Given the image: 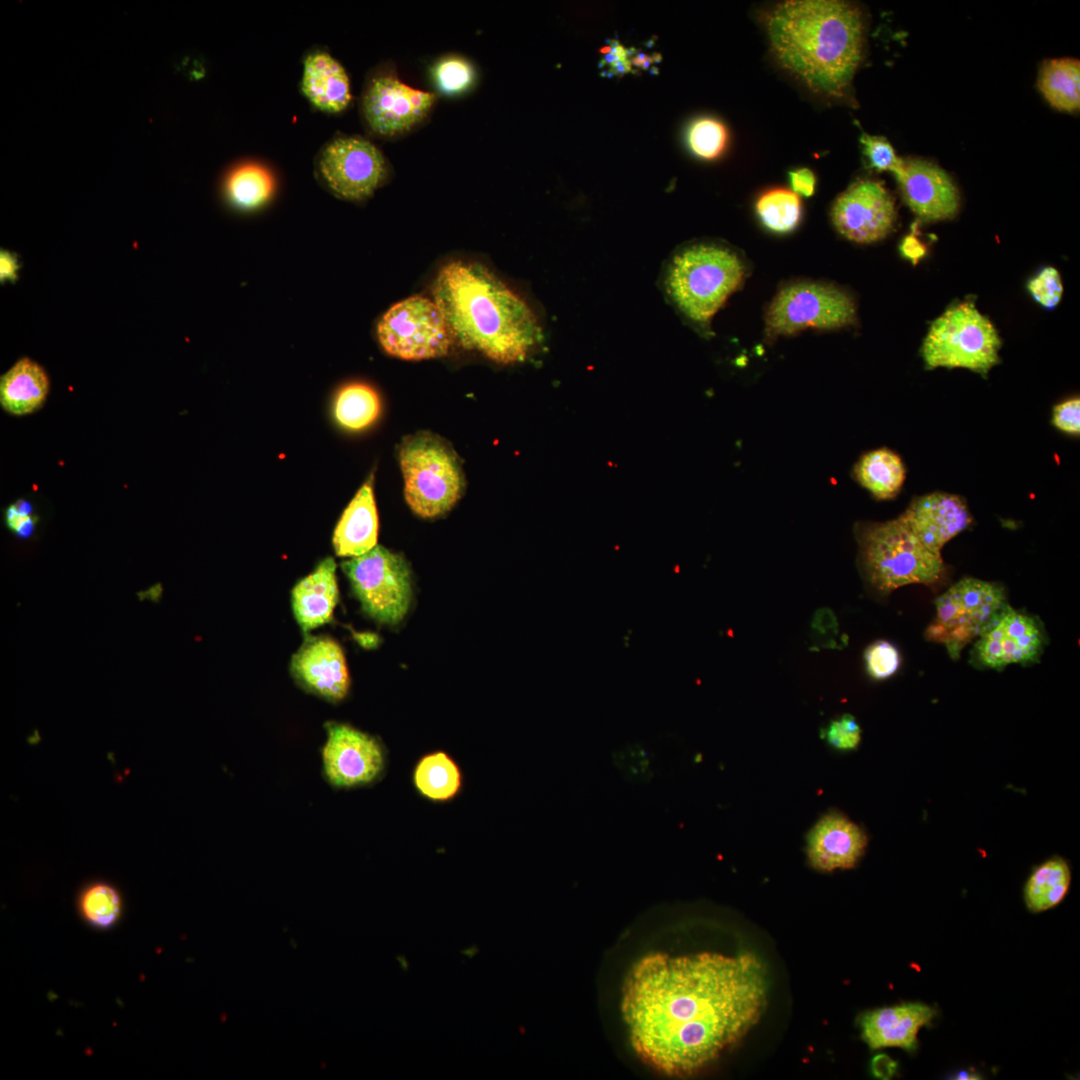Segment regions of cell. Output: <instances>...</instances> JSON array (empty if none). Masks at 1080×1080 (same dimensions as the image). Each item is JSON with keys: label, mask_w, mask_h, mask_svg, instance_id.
Masks as SVG:
<instances>
[{"label": "cell", "mask_w": 1080, "mask_h": 1080, "mask_svg": "<svg viewBox=\"0 0 1080 1080\" xmlns=\"http://www.w3.org/2000/svg\"><path fill=\"white\" fill-rule=\"evenodd\" d=\"M767 975L752 953H652L626 976L621 1012L635 1053L668 1076L696 1073L760 1020Z\"/></svg>", "instance_id": "1"}, {"label": "cell", "mask_w": 1080, "mask_h": 1080, "mask_svg": "<svg viewBox=\"0 0 1080 1080\" xmlns=\"http://www.w3.org/2000/svg\"><path fill=\"white\" fill-rule=\"evenodd\" d=\"M432 295L454 340L497 363L523 361L541 341L528 303L480 263L446 264L433 281Z\"/></svg>", "instance_id": "2"}, {"label": "cell", "mask_w": 1080, "mask_h": 1080, "mask_svg": "<svg viewBox=\"0 0 1080 1080\" xmlns=\"http://www.w3.org/2000/svg\"><path fill=\"white\" fill-rule=\"evenodd\" d=\"M779 62L811 89L841 96L861 61L864 25L860 10L838 0H789L766 17Z\"/></svg>", "instance_id": "3"}, {"label": "cell", "mask_w": 1080, "mask_h": 1080, "mask_svg": "<svg viewBox=\"0 0 1080 1080\" xmlns=\"http://www.w3.org/2000/svg\"><path fill=\"white\" fill-rule=\"evenodd\" d=\"M745 275V263L734 250L715 243H696L672 256L664 273V289L675 307L705 330Z\"/></svg>", "instance_id": "4"}, {"label": "cell", "mask_w": 1080, "mask_h": 1080, "mask_svg": "<svg viewBox=\"0 0 1080 1080\" xmlns=\"http://www.w3.org/2000/svg\"><path fill=\"white\" fill-rule=\"evenodd\" d=\"M857 538L864 575L881 592L934 584L945 570L941 554L928 549L901 517L864 525Z\"/></svg>", "instance_id": "5"}, {"label": "cell", "mask_w": 1080, "mask_h": 1080, "mask_svg": "<svg viewBox=\"0 0 1080 1080\" xmlns=\"http://www.w3.org/2000/svg\"><path fill=\"white\" fill-rule=\"evenodd\" d=\"M405 499L412 511L434 518L449 511L465 487L461 463L452 447L438 436L420 432L406 437L399 448Z\"/></svg>", "instance_id": "6"}, {"label": "cell", "mask_w": 1080, "mask_h": 1080, "mask_svg": "<svg viewBox=\"0 0 1080 1080\" xmlns=\"http://www.w3.org/2000/svg\"><path fill=\"white\" fill-rule=\"evenodd\" d=\"M1000 336L973 302H961L935 319L923 341L925 366L965 368L983 376L999 362Z\"/></svg>", "instance_id": "7"}, {"label": "cell", "mask_w": 1080, "mask_h": 1080, "mask_svg": "<svg viewBox=\"0 0 1080 1080\" xmlns=\"http://www.w3.org/2000/svg\"><path fill=\"white\" fill-rule=\"evenodd\" d=\"M1005 604L1002 586L963 578L936 598V615L925 638L945 645L949 656L957 660L962 649L984 632Z\"/></svg>", "instance_id": "8"}, {"label": "cell", "mask_w": 1080, "mask_h": 1080, "mask_svg": "<svg viewBox=\"0 0 1080 1080\" xmlns=\"http://www.w3.org/2000/svg\"><path fill=\"white\" fill-rule=\"evenodd\" d=\"M856 306L845 291L827 284L796 282L782 287L765 317L768 338L796 334L807 328L832 330L856 322Z\"/></svg>", "instance_id": "9"}, {"label": "cell", "mask_w": 1080, "mask_h": 1080, "mask_svg": "<svg viewBox=\"0 0 1080 1080\" xmlns=\"http://www.w3.org/2000/svg\"><path fill=\"white\" fill-rule=\"evenodd\" d=\"M363 610L372 618L395 625L406 615L412 598L407 561L383 546L341 563Z\"/></svg>", "instance_id": "10"}, {"label": "cell", "mask_w": 1080, "mask_h": 1080, "mask_svg": "<svg viewBox=\"0 0 1080 1080\" xmlns=\"http://www.w3.org/2000/svg\"><path fill=\"white\" fill-rule=\"evenodd\" d=\"M377 335L385 352L404 360L445 356L454 341L438 305L422 295L389 308L377 325Z\"/></svg>", "instance_id": "11"}, {"label": "cell", "mask_w": 1080, "mask_h": 1080, "mask_svg": "<svg viewBox=\"0 0 1080 1080\" xmlns=\"http://www.w3.org/2000/svg\"><path fill=\"white\" fill-rule=\"evenodd\" d=\"M318 170L327 186L339 197L362 200L373 194L386 176L381 151L361 137H341L322 150Z\"/></svg>", "instance_id": "12"}, {"label": "cell", "mask_w": 1080, "mask_h": 1080, "mask_svg": "<svg viewBox=\"0 0 1080 1080\" xmlns=\"http://www.w3.org/2000/svg\"><path fill=\"white\" fill-rule=\"evenodd\" d=\"M831 218L836 230L848 240L873 243L885 238L894 226V200L880 182L860 180L836 198Z\"/></svg>", "instance_id": "13"}, {"label": "cell", "mask_w": 1080, "mask_h": 1080, "mask_svg": "<svg viewBox=\"0 0 1080 1080\" xmlns=\"http://www.w3.org/2000/svg\"><path fill=\"white\" fill-rule=\"evenodd\" d=\"M436 99L433 92L415 89L393 74H381L368 84L362 109L375 133L392 136L406 132L422 121Z\"/></svg>", "instance_id": "14"}, {"label": "cell", "mask_w": 1080, "mask_h": 1080, "mask_svg": "<svg viewBox=\"0 0 1080 1080\" xmlns=\"http://www.w3.org/2000/svg\"><path fill=\"white\" fill-rule=\"evenodd\" d=\"M1043 648L1044 634L1036 619L1005 604L978 637L973 654L981 666L1000 670L1036 662Z\"/></svg>", "instance_id": "15"}, {"label": "cell", "mask_w": 1080, "mask_h": 1080, "mask_svg": "<svg viewBox=\"0 0 1080 1080\" xmlns=\"http://www.w3.org/2000/svg\"><path fill=\"white\" fill-rule=\"evenodd\" d=\"M322 750L324 772L336 787L372 782L382 771L384 755L377 740L349 725L330 724Z\"/></svg>", "instance_id": "16"}, {"label": "cell", "mask_w": 1080, "mask_h": 1080, "mask_svg": "<svg viewBox=\"0 0 1080 1080\" xmlns=\"http://www.w3.org/2000/svg\"><path fill=\"white\" fill-rule=\"evenodd\" d=\"M908 207L921 219H952L960 207L959 191L939 166L922 159H903L895 175Z\"/></svg>", "instance_id": "17"}, {"label": "cell", "mask_w": 1080, "mask_h": 1080, "mask_svg": "<svg viewBox=\"0 0 1080 1080\" xmlns=\"http://www.w3.org/2000/svg\"><path fill=\"white\" fill-rule=\"evenodd\" d=\"M863 829L838 811H830L811 827L806 854L812 868L821 872L854 867L867 846Z\"/></svg>", "instance_id": "18"}, {"label": "cell", "mask_w": 1080, "mask_h": 1080, "mask_svg": "<svg viewBox=\"0 0 1080 1080\" xmlns=\"http://www.w3.org/2000/svg\"><path fill=\"white\" fill-rule=\"evenodd\" d=\"M291 670L310 691L340 701L348 693L350 677L341 646L328 637H309L292 657Z\"/></svg>", "instance_id": "19"}, {"label": "cell", "mask_w": 1080, "mask_h": 1080, "mask_svg": "<svg viewBox=\"0 0 1080 1080\" xmlns=\"http://www.w3.org/2000/svg\"><path fill=\"white\" fill-rule=\"evenodd\" d=\"M900 517L928 549L938 554L972 520L959 496L943 492L916 498Z\"/></svg>", "instance_id": "20"}, {"label": "cell", "mask_w": 1080, "mask_h": 1080, "mask_svg": "<svg viewBox=\"0 0 1080 1080\" xmlns=\"http://www.w3.org/2000/svg\"><path fill=\"white\" fill-rule=\"evenodd\" d=\"M935 1015L933 1007L920 1002L878 1008L860 1017L861 1035L871 1049L899 1047L912 1052L919 1030Z\"/></svg>", "instance_id": "21"}, {"label": "cell", "mask_w": 1080, "mask_h": 1080, "mask_svg": "<svg viewBox=\"0 0 1080 1080\" xmlns=\"http://www.w3.org/2000/svg\"><path fill=\"white\" fill-rule=\"evenodd\" d=\"M339 599L334 559L326 558L292 591L294 616L303 632L332 620Z\"/></svg>", "instance_id": "22"}, {"label": "cell", "mask_w": 1080, "mask_h": 1080, "mask_svg": "<svg viewBox=\"0 0 1080 1080\" xmlns=\"http://www.w3.org/2000/svg\"><path fill=\"white\" fill-rule=\"evenodd\" d=\"M378 527L371 477L344 510L334 530L336 554L352 558L369 552L377 544Z\"/></svg>", "instance_id": "23"}, {"label": "cell", "mask_w": 1080, "mask_h": 1080, "mask_svg": "<svg viewBox=\"0 0 1080 1080\" xmlns=\"http://www.w3.org/2000/svg\"><path fill=\"white\" fill-rule=\"evenodd\" d=\"M301 89L318 109L343 111L351 101L350 82L344 67L329 53L316 51L304 60Z\"/></svg>", "instance_id": "24"}, {"label": "cell", "mask_w": 1080, "mask_h": 1080, "mask_svg": "<svg viewBox=\"0 0 1080 1080\" xmlns=\"http://www.w3.org/2000/svg\"><path fill=\"white\" fill-rule=\"evenodd\" d=\"M48 392L45 371L29 358L17 361L0 378V405L12 415L34 412L42 406Z\"/></svg>", "instance_id": "25"}, {"label": "cell", "mask_w": 1080, "mask_h": 1080, "mask_svg": "<svg viewBox=\"0 0 1080 1080\" xmlns=\"http://www.w3.org/2000/svg\"><path fill=\"white\" fill-rule=\"evenodd\" d=\"M854 475L862 487L877 499L884 500L899 493L906 470L896 453L881 448L864 454L855 465Z\"/></svg>", "instance_id": "26"}, {"label": "cell", "mask_w": 1080, "mask_h": 1080, "mask_svg": "<svg viewBox=\"0 0 1080 1080\" xmlns=\"http://www.w3.org/2000/svg\"><path fill=\"white\" fill-rule=\"evenodd\" d=\"M413 781L422 796L433 801H447L460 791L462 774L457 763L446 752L437 751L418 761Z\"/></svg>", "instance_id": "27"}, {"label": "cell", "mask_w": 1080, "mask_h": 1080, "mask_svg": "<svg viewBox=\"0 0 1080 1080\" xmlns=\"http://www.w3.org/2000/svg\"><path fill=\"white\" fill-rule=\"evenodd\" d=\"M1079 79L1078 59H1049L1040 68L1038 87L1052 107L1073 112L1080 107Z\"/></svg>", "instance_id": "28"}, {"label": "cell", "mask_w": 1080, "mask_h": 1080, "mask_svg": "<svg viewBox=\"0 0 1080 1080\" xmlns=\"http://www.w3.org/2000/svg\"><path fill=\"white\" fill-rule=\"evenodd\" d=\"M1070 881V869L1064 859L1054 857L1045 861L1026 882L1024 899L1027 908L1038 913L1056 906L1066 896Z\"/></svg>", "instance_id": "29"}, {"label": "cell", "mask_w": 1080, "mask_h": 1080, "mask_svg": "<svg viewBox=\"0 0 1080 1080\" xmlns=\"http://www.w3.org/2000/svg\"><path fill=\"white\" fill-rule=\"evenodd\" d=\"M381 402L378 393L363 383H351L340 389L334 403L337 422L348 430H361L379 416Z\"/></svg>", "instance_id": "30"}, {"label": "cell", "mask_w": 1080, "mask_h": 1080, "mask_svg": "<svg viewBox=\"0 0 1080 1080\" xmlns=\"http://www.w3.org/2000/svg\"><path fill=\"white\" fill-rule=\"evenodd\" d=\"M225 189L233 204L243 209H254L271 197L274 180L265 167L243 164L229 174Z\"/></svg>", "instance_id": "31"}, {"label": "cell", "mask_w": 1080, "mask_h": 1080, "mask_svg": "<svg viewBox=\"0 0 1080 1080\" xmlns=\"http://www.w3.org/2000/svg\"><path fill=\"white\" fill-rule=\"evenodd\" d=\"M756 213L762 224L770 231L788 233L800 222L801 201L799 196L791 190L772 189L758 198Z\"/></svg>", "instance_id": "32"}, {"label": "cell", "mask_w": 1080, "mask_h": 1080, "mask_svg": "<svg viewBox=\"0 0 1080 1080\" xmlns=\"http://www.w3.org/2000/svg\"><path fill=\"white\" fill-rule=\"evenodd\" d=\"M685 139L693 155L703 160H714L727 147L728 130L719 119L702 116L688 125Z\"/></svg>", "instance_id": "33"}, {"label": "cell", "mask_w": 1080, "mask_h": 1080, "mask_svg": "<svg viewBox=\"0 0 1080 1080\" xmlns=\"http://www.w3.org/2000/svg\"><path fill=\"white\" fill-rule=\"evenodd\" d=\"M85 919L94 926L107 928L116 922L121 911V899L115 888L97 883L88 887L80 898Z\"/></svg>", "instance_id": "34"}, {"label": "cell", "mask_w": 1080, "mask_h": 1080, "mask_svg": "<svg viewBox=\"0 0 1080 1080\" xmlns=\"http://www.w3.org/2000/svg\"><path fill=\"white\" fill-rule=\"evenodd\" d=\"M475 76L471 62L457 55L445 56L432 67V78L437 88L448 95L468 90L474 83Z\"/></svg>", "instance_id": "35"}, {"label": "cell", "mask_w": 1080, "mask_h": 1080, "mask_svg": "<svg viewBox=\"0 0 1080 1080\" xmlns=\"http://www.w3.org/2000/svg\"><path fill=\"white\" fill-rule=\"evenodd\" d=\"M864 661L866 671L872 679L885 680L898 671L901 656L894 644L886 640H878L866 648Z\"/></svg>", "instance_id": "36"}, {"label": "cell", "mask_w": 1080, "mask_h": 1080, "mask_svg": "<svg viewBox=\"0 0 1080 1080\" xmlns=\"http://www.w3.org/2000/svg\"><path fill=\"white\" fill-rule=\"evenodd\" d=\"M860 142L871 167L878 171H890L894 176L899 173L903 159L896 155L886 138L862 133Z\"/></svg>", "instance_id": "37"}, {"label": "cell", "mask_w": 1080, "mask_h": 1080, "mask_svg": "<svg viewBox=\"0 0 1080 1080\" xmlns=\"http://www.w3.org/2000/svg\"><path fill=\"white\" fill-rule=\"evenodd\" d=\"M1027 289L1033 299L1047 309L1055 308L1063 295L1061 277L1054 267L1043 268L1028 281Z\"/></svg>", "instance_id": "38"}, {"label": "cell", "mask_w": 1080, "mask_h": 1080, "mask_svg": "<svg viewBox=\"0 0 1080 1080\" xmlns=\"http://www.w3.org/2000/svg\"><path fill=\"white\" fill-rule=\"evenodd\" d=\"M838 636L839 624L835 613L827 607L817 609L810 623V647L817 650L840 648L842 643Z\"/></svg>", "instance_id": "39"}, {"label": "cell", "mask_w": 1080, "mask_h": 1080, "mask_svg": "<svg viewBox=\"0 0 1080 1080\" xmlns=\"http://www.w3.org/2000/svg\"><path fill=\"white\" fill-rule=\"evenodd\" d=\"M824 738L829 746L838 751H851L861 741V728L852 715L844 714L827 725Z\"/></svg>", "instance_id": "40"}, {"label": "cell", "mask_w": 1080, "mask_h": 1080, "mask_svg": "<svg viewBox=\"0 0 1080 1080\" xmlns=\"http://www.w3.org/2000/svg\"><path fill=\"white\" fill-rule=\"evenodd\" d=\"M631 49L626 48L617 39H609L607 44L600 50L602 74L608 77H621L629 73H635L631 63Z\"/></svg>", "instance_id": "41"}, {"label": "cell", "mask_w": 1080, "mask_h": 1080, "mask_svg": "<svg viewBox=\"0 0 1080 1080\" xmlns=\"http://www.w3.org/2000/svg\"><path fill=\"white\" fill-rule=\"evenodd\" d=\"M5 523L16 536L26 539L33 535L37 518L30 503L20 499L7 507Z\"/></svg>", "instance_id": "42"}, {"label": "cell", "mask_w": 1080, "mask_h": 1080, "mask_svg": "<svg viewBox=\"0 0 1080 1080\" xmlns=\"http://www.w3.org/2000/svg\"><path fill=\"white\" fill-rule=\"evenodd\" d=\"M1053 425L1068 434L1080 433V400L1071 398L1056 405L1052 414Z\"/></svg>", "instance_id": "43"}, {"label": "cell", "mask_w": 1080, "mask_h": 1080, "mask_svg": "<svg viewBox=\"0 0 1080 1080\" xmlns=\"http://www.w3.org/2000/svg\"><path fill=\"white\" fill-rule=\"evenodd\" d=\"M792 191L798 196L810 197L816 187V177L812 170L800 168L789 172Z\"/></svg>", "instance_id": "44"}, {"label": "cell", "mask_w": 1080, "mask_h": 1080, "mask_svg": "<svg viewBox=\"0 0 1080 1080\" xmlns=\"http://www.w3.org/2000/svg\"><path fill=\"white\" fill-rule=\"evenodd\" d=\"M898 1069V1063L886 1054L875 1055L870 1063L872 1075L878 1079H891Z\"/></svg>", "instance_id": "45"}, {"label": "cell", "mask_w": 1080, "mask_h": 1080, "mask_svg": "<svg viewBox=\"0 0 1080 1080\" xmlns=\"http://www.w3.org/2000/svg\"><path fill=\"white\" fill-rule=\"evenodd\" d=\"M20 265L16 255L7 250H1L0 253V279L1 282L10 280L15 281L17 279V271Z\"/></svg>", "instance_id": "46"}, {"label": "cell", "mask_w": 1080, "mask_h": 1080, "mask_svg": "<svg viewBox=\"0 0 1080 1080\" xmlns=\"http://www.w3.org/2000/svg\"><path fill=\"white\" fill-rule=\"evenodd\" d=\"M900 250L906 258L913 262L918 261L925 254L923 244L913 234L904 238L900 245Z\"/></svg>", "instance_id": "47"}, {"label": "cell", "mask_w": 1080, "mask_h": 1080, "mask_svg": "<svg viewBox=\"0 0 1080 1080\" xmlns=\"http://www.w3.org/2000/svg\"><path fill=\"white\" fill-rule=\"evenodd\" d=\"M479 951H480V948H479V946L477 944H471V945L461 949L460 953L462 955H464L465 957L472 959Z\"/></svg>", "instance_id": "48"}, {"label": "cell", "mask_w": 1080, "mask_h": 1080, "mask_svg": "<svg viewBox=\"0 0 1080 1080\" xmlns=\"http://www.w3.org/2000/svg\"><path fill=\"white\" fill-rule=\"evenodd\" d=\"M396 959H397L398 963L400 964V968L402 969V971L403 972H408L410 964H409V961H408L407 957L405 955H403V954H400V955L396 956Z\"/></svg>", "instance_id": "49"}, {"label": "cell", "mask_w": 1080, "mask_h": 1080, "mask_svg": "<svg viewBox=\"0 0 1080 1080\" xmlns=\"http://www.w3.org/2000/svg\"><path fill=\"white\" fill-rule=\"evenodd\" d=\"M973 1076H974V1074H972V1073H967L965 1071H962L961 1073H959L957 1075L956 1078L957 1079H977L976 1077H973Z\"/></svg>", "instance_id": "50"}]
</instances>
